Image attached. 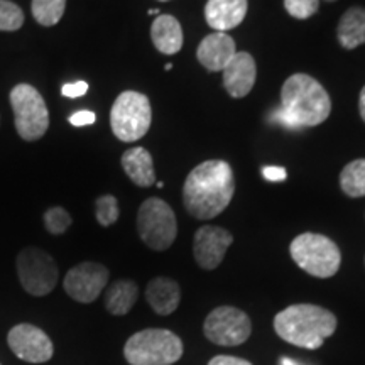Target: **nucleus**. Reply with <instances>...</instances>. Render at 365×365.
Instances as JSON below:
<instances>
[{
    "instance_id": "1",
    "label": "nucleus",
    "mask_w": 365,
    "mask_h": 365,
    "mask_svg": "<svg viewBox=\"0 0 365 365\" xmlns=\"http://www.w3.org/2000/svg\"><path fill=\"white\" fill-rule=\"evenodd\" d=\"M235 193L232 166L222 159H210L190 171L182 186V203L196 220H212L220 215Z\"/></svg>"
},
{
    "instance_id": "2",
    "label": "nucleus",
    "mask_w": 365,
    "mask_h": 365,
    "mask_svg": "<svg viewBox=\"0 0 365 365\" xmlns=\"http://www.w3.org/2000/svg\"><path fill=\"white\" fill-rule=\"evenodd\" d=\"M336 317L330 309L317 304H293L274 317V330L281 340L299 346L317 350L335 333Z\"/></svg>"
},
{
    "instance_id": "3",
    "label": "nucleus",
    "mask_w": 365,
    "mask_h": 365,
    "mask_svg": "<svg viewBox=\"0 0 365 365\" xmlns=\"http://www.w3.org/2000/svg\"><path fill=\"white\" fill-rule=\"evenodd\" d=\"M281 107L303 129L323 124L330 117L331 100L318 80L304 73H296L282 85Z\"/></svg>"
},
{
    "instance_id": "4",
    "label": "nucleus",
    "mask_w": 365,
    "mask_h": 365,
    "mask_svg": "<svg viewBox=\"0 0 365 365\" xmlns=\"http://www.w3.org/2000/svg\"><path fill=\"white\" fill-rule=\"evenodd\" d=\"M182 341L164 328L137 331L125 341L124 357L130 365H173L182 357Z\"/></svg>"
},
{
    "instance_id": "5",
    "label": "nucleus",
    "mask_w": 365,
    "mask_h": 365,
    "mask_svg": "<svg viewBox=\"0 0 365 365\" xmlns=\"http://www.w3.org/2000/svg\"><path fill=\"white\" fill-rule=\"evenodd\" d=\"M289 252L296 266L318 279H328L339 272L341 252L331 239L307 232L291 242Z\"/></svg>"
},
{
    "instance_id": "6",
    "label": "nucleus",
    "mask_w": 365,
    "mask_h": 365,
    "mask_svg": "<svg viewBox=\"0 0 365 365\" xmlns=\"http://www.w3.org/2000/svg\"><path fill=\"white\" fill-rule=\"evenodd\" d=\"M153 110L148 95L139 91H122L110 110V127L115 137L122 143H135L148 134Z\"/></svg>"
},
{
    "instance_id": "7",
    "label": "nucleus",
    "mask_w": 365,
    "mask_h": 365,
    "mask_svg": "<svg viewBox=\"0 0 365 365\" xmlns=\"http://www.w3.org/2000/svg\"><path fill=\"white\" fill-rule=\"evenodd\" d=\"M137 232L149 249L163 252L175 244L178 222L173 208L161 198H149L137 212Z\"/></svg>"
},
{
    "instance_id": "8",
    "label": "nucleus",
    "mask_w": 365,
    "mask_h": 365,
    "mask_svg": "<svg viewBox=\"0 0 365 365\" xmlns=\"http://www.w3.org/2000/svg\"><path fill=\"white\" fill-rule=\"evenodd\" d=\"M11 105L16 129L27 143L41 139L49 127V112L44 98L34 86L21 83L11 90Z\"/></svg>"
},
{
    "instance_id": "9",
    "label": "nucleus",
    "mask_w": 365,
    "mask_h": 365,
    "mask_svg": "<svg viewBox=\"0 0 365 365\" xmlns=\"http://www.w3.org/2000/svg\"><path fill=\"white\" fill-rule=\"evenodd\" d=\"M17 276L26 293L46 296L56 287L59 271L48 252L38 247H27L17 255Z\"/></svg>"
},
{
    "instance_id": "10",
    "label": "nucleus",
    "mask_w": 365,
    "mask_h": 365,
    "mask_svg": "<svg viewBox=\"0 0 365 365\" xmlns=\"http://www.w3.org/2000/svg\"><path fill=\"white\" fill-rule=\"evenodd\" d=\"M205 336L215 345L237 346L245 344L252 333L249 314L235 307H218L203 323Z\"/></svg>"
},
{
    "instance_id": "11",
    "label": "nucleus",
    "mask_w": 365,
    "mask_h": 365,
    "mask_svg": "<svg viewBox=\"0 0 365 365\" xmlns=\"http://www.w3.org/2000/svg\"><path fill=\"white\" fill-rule=\"evenodd\" d=\"M110 272L103 264L81 262L71 267L63 281L66 294L78 303H93L108 284Z\"/></svg>"
},
{
    "instance_id": "12",
    "label": "nucleus",
    "mask_w": 365,
    "mask_h": 365,
    "mask_svg": "<svg viewBox=\"0 0 365 365\" xmlns=\"http://www.w3.org/2000/svg\"><path fill=\"white\" fill-rule=\"evenodd\" d=\"M7 344L21 360L29 364H44L51 360L54 346L48 333L31 323H19L9 331Z\"/></svg>"
},
{
    "instance_id": "13",
    "label": "nucleus",
    "mask_w": 365,
    "mask_h": 365,
    "mask_svg": "<svg viewBox=\"0 0 365 365\" xmlns=\"http://www.w3.org/2000/svg\"><path fill=\"white\" fill-rule=\"evenodd\" d=\"M232 244H234V235L227 228L215 225L200 227L193 240L196 264L205 271H213L220 266Z\"/></svg>"
},
{
    "instance_id": "14",
    "label": "nucleus",
    "mask_w": 365,
    "mask_h": 365,
    "mask_svg": "<svg viewBox=\"0 0 365 365\" xmlns=\"http://www.w3.org/2000/svg\"><path fill=\"white\" fill-rule=\"evenodd\" d=\"M223 86L232 98H244L252 91L257 76V66L252 54L237 51L223 68Z\"/></svg>"
},
{
    "instance_id": "15",
    "label": "nucleus",
    "mask_w": 365,
    "mask_h": 365,
    "mask_svg": "<svg viewBox=\"0 0 365 365\" xmlns=\"http://www.w3.org/2000/svg\"><path fill=\"white\" fill-rule=\"evenodd\" d=\"M237 53L235 41L227 33H213L205 36L196 49V58L200 65L207 68L208 71L217 73L223 71L227 63L234 58Z\"/></svg>"
},
{
    "instance_id": "16",
    "label": "nucleus",
    "mask_w": 365,
    "mask_h": 365,
    "mask_svg": "<svg viewBox=\"0 0 365 365\" xmlns=\"http://www.w3.org/2000/svg\"><path fill=\"white\" fill-rule=\"evenodd\" d=\"M247 16V0H208L205 19L217 33L235 29Z\"/></svg>"
},
{
    "instance_id": "17",
    "label": "nucleus",
    "mask_w": 365,
    "mask_h": 365,
    "mask_svg": "<svg viewBox=\"0 0 365 365\" xmlns=\"http://www.w3.org/2000/svg\"><path fill=\"white\" fill-rule=\"evenodd\" d=\"M145 299L154 313L168 317L175 313L181 301L180 284L171 277H154L145 287Z\"/></svg>"
},
{
    "instance_id": "18",
    "label": "nucleus",
    "mask_w": 365,
    "mask_h": 365,
    "mask_svg": "<svg viewBox=\"0 0 365 365\" xmlns=\"http://www.w3.org/2000/svg\"><path fill=\"white\" fill-rule=\"evenodd\" d=\"M122 168L125 175L130 178L134 185L140 188H149L156 182V173H154L153 156L148 149L144 148H130L127 149L120 158Z\"/></svg>"
},
{
    "instance_id": "19",
    "label": "nucleus",
    "mask_w": 365,
    "mask_h": 365,
    "mask_svg": "<svg viewBox=\"0 0 365 365\" xmlns=\"http://www.w3.org/2000/svg\"><path fill=\"white\" fill-rule=\"evenodd\" d=\"M150 39L159 53L168 56L180 53L182 48V27L180 21L168 14L158 16L150 26Z\"/></svg>"
},
{
    "instance_id": "20",
    "label": "nucleus",
    "mask_w": 365,
    "mask_h": 365,
    "mask_svg": "<svg viewBox=\"0 0 365 365\" xmlns=\"http://www.w3.org/2000/svg\"><path fill=\"white\" fill-rule=\"evenodd\" d=\"M336 39L344 49H355L365 44V9H349L336 27Z\"/></svg>"
},
{
    "instance_id": "21",
    "label": "nucleus",
    "mask_w": 365,
    "mask_h": 365,
    "mask_svg": "<svg viewBox=\"0 0 365 365\" xmlns=\"http://www.w3.org/2000/svg\"><path fill=\"white\" fill-rule=\"evenodd\" d=\"M139 298V287L134 281L120 279L112 282L105 293V308L110 314L124 317L132 309Z\"/></svg>"
},
{
    "instance_id": "22",
    "label": "nucleus",
    "mask_w": 365,
    "mask_h": 365,
    "mask_svg": "<svg viewBox=\"0 0 365 365\" xmlns=\"http://www.w3.org/2000/svg\"><path fill=\"white\" fill-rule=\"evenodd\" d=\"M340 188L350 198L365 196V159H355L341 170Z\"/></svg>"
},
{
    "instance_id": "23",
    "label": "nucleus",
    "mask_w": 365,
    "mask_h": 365,
    "mask_svg": "<svg viewBox=\"0 0 365 365\" xmlns=\"http://www.w3.org/2000/svg\"><path fill=\"white\" fill-rule=\"evenodd\" d=\"M33 16L44 27L56 26L66 9V0H33Z\"/></svg>"
},
{
    "instance_id": "24",
    "label": "nucleus",
    "mask_w": 365,
    "mask_h": 365,
    "mask_svg": "<svg viewBox=\"0 0 365 365\" xmlns=\"http://www.w3.org/2000/svg\"><path fill=\"white\" fill-rule=\"evenodd\" d=\"M120 210L118 202L113 195H103L95 202V217L102 227H110L118 220Z\"/></svg>"
},
{
    "instance_id": "25",
    "label": "nucleus",
    "mask_w": 365,
    "mask_h": 365,
    "mask_svg": "<svg viewBox=\"0 0 365 365\" xmlns=\"http://www.w3.org/2000/svg\"><path fill=\"white\" fill-rule=\"evenodd\" d=\"M24 24V12L17 4L11 0H0V31H12L21 29Z\"/></svg>"
},
{
    "instance_id": "26",
    "label": "nucleus",
    "mask_w": 365,
    "mask_h": 365,
    "mask_svg": "<svg viewBox=\"0 0 365 365\" xmlns=\"http://www.w3.org/2000/svg\"><path fill=\"white\" fill-rule=\"evenodd\" d=\"M71 222V215L63 207H51L44 213V227L53 235L65 234Z\"/></svg>"
},
{
    "instance_id": "27",
    "label": "nucleus",
    "mask_w": 365,
    "mask_h": 365,
    "mask_svg": "<svg viewBox=\"0 0 365 365\" xmlns=\"http://www.w3.org/2000/svg\"><path fill=\"white\" fill-rule=\"evenodd\" d=\"M284 9L291 17L304 21L318 12L319 0H284Z\"/></svg>"
},
{
    "instance_id": "28",
    "label": "nucleus",
    "mask_w": 365,
    "mask_h": 365,
    "mask_svg": "<svg viewBox=\"0 0 365 365\" xmlns=\"http://www.w3.org/2000/svg\"><path fill=\"white\" fill-rule=\"evenodd\" d=\"M269 122H271V124L284 127V129H287V130H299V127L294 124L293 118L287 115L286 110L282 107L274 108V110L269 113Z\"/></svg>"
},
{
    "instance_id": "29",
    "label": "nucleus",
    "mask_w": 365,
    "mask_h": 365,
    "mask_svg": "<svg viewBox=\"0 0 365 365\" xmlns=\"http://www.w3.org/2000/svg\"><path fill=\"white\" fill-rule=\"evenodd\" d=\"M88 91V83L86 81H75V83H66L63 85L61 93L68 98H78Z\"/></svg>"
},
{
    "instance_id": "30",
    "label": "nucleus",
    "mask_w": 365,
    "mask_h": 365,
    "mask_svg": "<svg viewBox=\"0 0 365 365\" xmlns=\"http://www.w3.org/2000/svg\"><path fill=\"white\" fill-rule=\"evenodd\" d=\"M95 120H97V115H95V113L90 112V110L75 112V113H73V115L70 117V124L75 125V127L91 125V124H95Z\"/></svg>"
},
{
    "instance_id": "31",
    "label": "nucleus",
    "mask_w": 365,
    "mask_h": 365,
    "mask_svg": "<svg viewBox=\"0 0 365 365\" xmlns=\"http://www.w3.org/2000/svg\"><path fill=\"white\" fill-rule=\"evenodd\" d=\"M262 176L266 181L271 182H281L287 178V171L281 166H264L262 168Z\"/></svg>"
},
{
    "instance_id": "32",
    "label": "nucleus",
    "mask_w": 365,
    "mask_h": 365,
    "mask_svg": "<svg viewBox=\"0 0 365 365\" xmlns=\"http://www.w3.org/2000/svg\"><path fill=\"white\" fill-rule=\"evenodd\" d=\"M208 365H252L249 360L234 357V355H217L210 360Z\"/></svg>"
},
{
    "instance_id": "33",
    "label": "nucleus",
    "mask_w": 365,
    "mask_h": 365,
    "mask_svg": "<svg viewBox=\"0 0 365 365\" xmlns=\"http://www.w3.org/2000/svg\"><path fill=\"white\" fill-rule=\"evenodd\" d=\"M359 110H360V117L365 122V86L360 91V98H359Z\"/></svg>"
},
{
    "instance_id": "34",
    "label": "nucleus",
    "mask_w": 365,
    "mask_h": 365,
    "mask_svg": "<svg viewBox=\"0 0 365 365\" xmlns=\"http://www.w3.org/2000/svg\"><path fill=\"white\" fill-rule=\"evenodd\" d=\"M149 14H150V16H153V14H154V16H158V14H159V11H158V9H150V11H149Z\"/></svg>"
},
{
    "instance_id": "35",
    "label": "nucleus",
    "mask_w": 365,
    "mask_h": 365,
    "mask_svg": "<svg viewBox=\"0 0 365 365\" xmlns=\"http://www.w3.org/2000/svg\"><path fill=\"white\" fill-rule=\"evenodd\" d=\"M164 70H166V71H171V70H173V65H171V63H168V65L164 66Z\"/></svg>"
},
{
    "instance_id": "36",
    "label": "nucleus",
    "mask_w": 365,
    "mask_h": 365,
    "mask_svg": "<svg viewBox=\"0 0 365 365\" xmlns=\"http://www.w3.org/2000/svg\"><path fill=\"white\" fill-rule=\"evenodd\" d=\"M327 2H335V0H327Z\"/></svg>"
},
{
    "instance_id": "37",
    "label": "nucleus",
    "mask_w": 365,
    "mask_h": 365,
    "mask_svg": "<svg viewBox=\"0 0 365 365\" xmlns=\"http://www.w3.org/2000/svg\"><path fill=\"white\" fill-rule=\"evenodd\" d=\"M159 2H166V0H159Z\"/></svg>"
}]
</instances>
